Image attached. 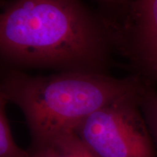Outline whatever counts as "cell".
Segmentation results:
<instances>
[{"label":"cell","instance_id":"ba28073f","mask_svg":"<svg viewBox=\"0 0 157 157\" xmlns=\"http://www.w3.org/2000/svg\"><path fill=\"white\" fill-rule=\"evenodd\" d=\"M140 105L157 154V90L154 85L149 83L146 84Z\"/></svg>","mask_w":157,"mask_h":157},{"label":"cell","instance_id":"5b68a950","mask_svg":"<svg viewBox=\"0 0 157 157\" xmlns=\"http://www.w3.org/2000/svg\"><path fill=\"white\" fill-rule=\"evenodd\" d=\"M28 151L31 157H98L86 147L75 132L31 144Z\"/></svg>","mask_w":157,"mask_h":157},{"label":"cell","instance_id":"7a4b0ae2","mask_svg":"<svg viewBox=\"0 0 157 157\" xmlns=\"http://www.w3.org/2000/svg\"><path fill=\"white\" fill-rule=\"evenodd\" d=\"M146 82L133 74L122 78L78 71L32 76L23 71L2 69L0 97L21 109L31 144H38L74 132L98 109Z\"/></svg>","mask_w":157,"mask_h":157},{"label":"cell","instance_id":"277c9868","mask_svg":"<svg viewBox=\"0 0 157 157\" xmlns=\"http://www.w3.org/2000/svg\"><path fill=\"white\" fill-rule=\"evenodd\" d=\"M113 34L117 53L133 74L157 84V0H133Z\"/></svg>","mask_w":157,"mask_h":157},{"label":"cell","instance_id":"8992f818","mask_svg":"<svg viewBox=\"0 0 157 157\" xmlns=\"http://www.w3.org/2000/svg\"><path fill=\"white\" fill-rule=\"evenodd\" d=\"M7 103L0 97V157H31L29 151L23 150L15 143L6 112Z\"/></svg>","mask_w":157,"mask_h":157},{"label":"cell","instance_id":"6da1fadb","mask_svg":"<svg viewBox=\"0 0 157 157\" xmlns=\"http://www.w3.org/2000/svg\"><path fill=\"white\" fill-rule=\"evenodd\" d=\"M2 69L108 74L114 34L82 0H1Z\"/></svg>","mask_w":157,"mask_h":157},{"label":"cell","instance_id":"3957f363","mask_svg":"<svg viewBox=\"0 0 157 157\" xmlns=\"http://www.w3.org/2000/svg\"><path fill=\"white\" fill-rule=\"evenodd\" d=\"M147 84L98 109L76 127V135L96 156L157 157L141 110Z\"/></svg>","mask_w":157,"mask_h":157},{"label":"cell","instance_id":"52a82bcc","mask_svg":"<svg viewBox=\"0 0 157 157\" xmlns=\"http://www.w3.org/2000/svg\"><path fill=\"white\" fill-rule=\"evenodd\" d=\"M98 13L105 19L112 31L118 26L127 15L133 0H94Z\"/></svg>","mask_w":157,"mask_h":157}]
</instances>
